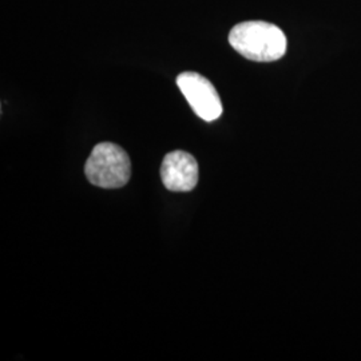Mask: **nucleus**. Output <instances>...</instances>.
Instances as JSON below:
<instances>
[{
  "label": "nucleus",
  "mask_w": 361,
  "mask_h": 361,
  "mask_svg": "<svg viewBox=\"0 0 361 361\" xmlns=\"http://www.w3.org/2000/svg\"><path fill=\"white\" fill-rule=\"evenodd\" d=\"M85 174L94 186L102 189L123 188L131 177L129 155L116 143H98L86 161Z\"/></svg>",
  "instance_id": "f03ea898"
},
{
  "label": "nucleus",
  "mask_w": 361,
  "mask_h": 361,
  "mask_svg": "<svg viewBox=\"0 0 361 361\" xmlns=\"http://www.w3.org/2000/svg\"><path fill=\"white\" fill-rule=\"evenodd\" d=\"M177 86L194 113L207 122L222 116V104L213 83L198 73L186 71L177 77Z\"/></svg>",
  "instance_id": "7ed1b4c3"
},
{
  "label": "nucleus",
  "mask_w": 361,
  "mask_h": 361,
  "mask_svg": "<svg viewBox=\"0 0 361 361\" xmlns=\"http://www.w3.org/2000/svg\"><path fill=\"white\" fill-rule=\"evenodd\" d=\"M198 164L193 155L182 150L166 154L161 166V178L170 192H192L198 183Z\"/></svg>",
  "instance_id": "20e7f679"
},
{
  "label": "nucleus",
  "mask_w": 361,
  "mask_h": 361,
  "mask_svg": "<svg viewBox=\"0 0 361 361\" xmlns=\"http://www.w3.org/2000/svg\"><path fill=\"white\" fill-rule=\"evenodd\" d=\"M229 43L235 51L253 62H274L286 52V37L276 25L249 20L233 27Z\"/></svg>",
  "instance_id": "f257e3e1"
}]
</instances>
